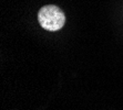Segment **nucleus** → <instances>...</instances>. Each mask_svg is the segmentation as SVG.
I'll use <instances>...</instances> for the list:
<instances>
[{
    "instance_id": "nucleus-1",
    "label": "nucleus",
    "mask_w": 123,
    "mask_h": 110,
    "mask_svg": "<svg viewBox=\"0 0 123 110\" xmlns=\"http://www.w3.org/2000/svg\"><path fill=\"white\" fill-rule=\"evenodd\" d=\"M40 26L48 31H58L66 22V16L59 7L49 5L40 9L38 13Z\"/></svg>"
}]
</instances>
